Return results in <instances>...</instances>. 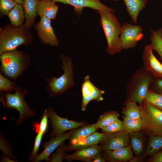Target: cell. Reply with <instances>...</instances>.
<instances>
[{"label":"cell","mask_w":162,"mask_h":162,"mask_svg":"<svg viewBox=\"0 0 162 162\" xmlns=\"http://www.w3.org/2000/svg\"><path fill=\"white\" fill-rule=\"evenodd\" d=\"M34 41L33 34L24 24L17 26L6 24L0 28V55L20 46H29Z\"/></svg>","instance_id":"1"},{"label":"cell","mask_w":162,"mask_h":162,"mask_svg":"<svg viewBox=\"0 0 162 162\" xmlns=\"http://www.w3.org/2000/svg\"><path fill=\"white\" fill-rule=\"evenodd\" d=\"M0 72L8 78L15 81L29 67L30 56L23 50H17L0 55Z\"/></svg>","instance_id":"2"},{"label":"cell","mask_w":162,"mask_h":162,"mask_svg":"<svg viewBox=\"0 0 162 162\" xmlns=\"http://www.w3.org/2000/svg\"><path fill=\"white\" fill-rule=\"evenodd\" d=\"M63 74L58 77L51 76L46 78L42 75L46 84V89L49 97L52 98L72 88L74 85L73 64L71 59L64 54L60 55Z\"/></svg>","instance_id":"3"},{"label":"cell","mask_w":162,"mask_h":162,"mask_svg":"<svg viewBox=\"0 0 162 162\" xmlns=\"http://www.w3.org/2000/svg\"><path fill=\"white\" fill-rule=\"evenodd\" d=\"M106 39L107 52L110 55L120 53L123 49L119 39L122 27L114 13L105 11H96Z\"/></svg>","instance_id":"4"},{"label":"cell","mask_w":162,"mask_h":162,"mask_svg":"<svg viewBox=\"0 0 162 162\" xmlns=\"http://www.w3.org/2000/svg\"><path fill=\"white\" fill-rule=\"evenodd\" d=\"M14 91V93L4 91L0 92V101L3 107L15 109L19 112L20 117L16 122L18 125L24 119L33 118L37 115L25 100L28 90L16 85Z\"/></svg>","instance_id":"5"},{"label":"cell","mask_w":162,"mask_h":162,"mask_svg":"<svg viewBox=\"0 0 162 162\" xmlns=\"http://www.w3.org/2000/svg\"><path fill=\"white\" fill-rule=\"evenodd\" d=\"M153 76L144 67L137 69L132 75L126 87L127 100L141 105L149 90Z\"/></svg>","instance_id":"6"},{"label":"cell","mask_w":162,"mask_h":162,"mask_svg":"<svg viewBox=\"0 0 162 162\" xmlns=\"http://www.w3.org/2000/svg\"><path fill=\"white\" fill-rule=\"evenodd\" d=\"M139 106L143 132L149 136L162 135V110L144 100Z\"/></svg>","instance_id":"7"},{"label":"cell","mask_w":162,"mask_h":162,"mask_svg":"<svg viewBox=\"0 0 162 162\" xmlns=\"http://www.w3.org/2000/svg\"><path fill=\"white\" fill-rule=\"evenodd\" d=\"M47 109L51 127L49 135L51 138L87 124L85 122H76L69 120L67 118L59 116L52 106H50Z\"/></svg>","instance_id":"8"},{"label":"cell","mask_w":162,"mask_h":162,"mask_svg":"<svg viewBox=\"0 0 162 162\" xmlns=\"http://www.w3.org/2000/svg\"><path fill=\"white\" fill-rule=\"evenodd\" d=\"M142 31L140 26L133 25L131 23H124L119 36L122 49L128 50L135 47L137 42L143 37Z\"/></svg>","instance_id":"9"},{"label":"cell","mask_w":162,"mask_h":162,"mask_svg":"<svg viewBox=\"0 0 162 162\" xmlns=\"http://www.w3.org/2000/svg\"><path fill=\"white\" fill-rule=\"evenodd\" d=\"M51 20L45 16L40 17L34 26L37 36L41 42L51 47L59 45V41L55 34L51 25Z\"/></svg>","instance_id":"10"},{"label":"cell","mask_w":162,"mask_h":162,"mask_svg":"<svg viewBox=\"0 0 162 162\" xmlns=\"http://www.w3.org/2000/svg\"><path fill=\"white\" fill-rule=\"evenodd\" d=\"M130 134L123 131L112 134H105L99 145L101 151L116 150L129 144Z\"/></svg>","instance_id":"11"},{"label":"cell","mask_w":162,"mask_h":162,"mask_svg":"<svg viewBox=\"0 0 162 162\" xmlns=\"http://www.w3.org/2000/svg\"><path fill=\"white\" fill-rule=\"evenodd\" d=\"M82 100L81 103L82 110L84 111L88 103L92 100L100 101L104 99L103 95L104 91L101 90L95 86L92 82L89 76H85L81 84Z\"/></svg>","instance_id":"12"},{"label":"cell","mask_w":162,"mask_h":162,"mask_svg":"<svg viewBox=\"0 0 162 162\" xmlns=\"http://www.w3.org/2000/svg\"><path fill=\"white\" fill-rule=\"evenodd\" d=\"M71 133V130L65 132L51 138L49 141L45 142L42 145L44 150L40 154H38L32 162H38L44 160L49 162L50 157L52 153L62 142L69 139Z\"/></svg>","instance_id":"13"},{"label":"cell","mask_w":162,"mask_h":162,"mask_svg":"<svg viewBox=\"0 0 162 162\" xmlns=\"http://www.w3.org/2000/svg\"><path fill=\"white\" fill-rule=\"evenodd\" d=\"M55 2L70 5L74 7L75 12L80 13L84 8L88 7L99 11H105L115 13V9L110 8L101 3L100 0H52Z\"/></svg>","instance_id":"14"},{"label":"cell","mask_w":162,"mask_h":162,"mask_svg":"<svg viewBox=\"0 0 162 162\" xmlns=\"http://www.w3.org/2000/svg\"><path fill=\"white\" fill-rule=\"evenodd\" d=\"M142 60L146 70L155 77L162 78V64L154 55L149 45L145 46L144 49Z\"/></svg>","instance_id":"15"},{"label":"cell","mask_w":162,"mask_h":162,"mask_svg":"<svg viewBox=\"0 0 162 162\" xmlns=\"http://www.w3.org/2000/svg\"><path fill=\"white\" fill-rule=\"evenodd\" d=\"M101 151L99 146L96 145L77 149L71 154L65 153L64 159L69 162L78 160L92 162L96 156Z\"/></svg>","instance_id":"16"},{"label":"cell","mask_w":162,"mask_h":162,"mask_svg":"<svg viewBox=\"0 0 162 162\" xmlns=\"http://www.w3.org/2000/svg\"><path fill=\"white\" fill-rule=\"evenodd\" d=\"M104 151V157L106 161L109 162H128L134 157L130 144L117 150Z\"/></svg>","instance_id":"17"},{"label":"cell","mask_w":162,"mask_h":162,"mask_svg":"<svg viewBox=\"0 0 162 162\" xmlns=\"http://www.w3.org/2000/svg\"><path fill=\"white\" fill-rule=\"evenodd\" d=\"M52 0H39L37 7V13L40 17L45 16L51 20H54L59 8L58 6Z\"/></svg>","instance_id":"18"},{"label":"cell","mask_w":162,"mask_h":162,"mask_svg":"<svg viewBox=\"0 0 162 162\" xmlns=\"http://www.w3.org/2000/svg\"><path fill=\"white\" fill-rule=\"evenodd\" d=\"M39 0H23L22 4L24 9L25 21L24 25L30 28L35 25L37 16V7Z\"/></svg>","instance_id":"19"},{"label":"cell","mask_w":162,"mask_h":162,"mask_svg":"<svg viewBox=\"0 0 162 162\" xmlns=\"http://www.w3.org/2000/svg\"><path fill=\"white\" fill-rule=\"evenodd\" d=\"M105 133L96 131L86 138L73 144H68L66 151H75L77 149L97 145L99 143Z\"/></svg>","instance_id":"20"},{"label":"cell","mask_w":162,"mask_h":162,"mask_svg":"<svg viewBox=\"0 0 162 162\" xmlns=\"http://www.w3.org/2000/svg\"><path fill=\"white\" fill-rule=\"evenodd\" d=\"M127 11L130 17L132 22L137 23V17L141 10L145 8L148 0H123Z\"/></svg>","instance_id":"21"},{"label":"cell","mask_w":162,"mask_h":162,"mask_svg":"<svg viewBox=\"0 0 162 162\" xmlns=\"http://www.w3.org/2000/svg\"><path fill=\"white\" fill-rule=\"evenodd\" d=\"M97 130L95 124H86L78 128L71 130V133L68 144L75 143L82 140Z\"/></svg>","instance_id":"22"},{"label":"cell","mask_w":162,"mask_h":162,"mask_svg":"<svg viewBox=\"0 0 162 162\" xmlns=\"http://www.w3.org/2000/svg\"><path fill=\"white\" fill-rule=\"evenodd\" d=\"M7 16L12 25L17 26L23 24L25 16L22 5L16 4Z\"/></svg>","instance_id":"23"},{"label":"cell","mask_w":162,"mask_h":162,"mask_svg":"<svg viewBox=\"0 0 162 162\" xmlns=\"http://www.w3.org/2000/svg\"><path fill=\"white\" fill-rule=\"evenodd\" d=\"M147 148L142 156H150L162 150V135L149 136Z\"/></svg>","instance_id":"24"},{"label":"cell","mask_w":162,"mask_h":162,"mask_svg":"<svg viewBox=\"0 0 162 162\" xmlns=\"http://www.w3.org/2000/svg\"><path fill=\"white\" fill-rule=\"evenodd\" d=\"M119 116L117 111H106L100 116L95 124L97 129H101L110 125L117 120Z\"/></svg>","instance_id":"25"},{"label":"cell","mask_w":162,"mask_h":162,"mask_svg":"<svg viewBox=\"0 0 162 162\" xmlns=\"http://www.w3.org/2000/svg\"><path fill=\"white\" fill-rule=\"evenodd\" d=\"M131 147L137 156L141 154L144 148V141L142 133L140 131L129 134Z\"/></svg>","instance_id":"26"},{"label":"cell","mask_w":162,"mask_h":162,"mask_svg":"<svg viewBox=\"0 0 162 162\" xmlns=\"http://www.w3.org/2000/svg\"><path fill=\"white\" fill-rule=\"evenodd\" d=\"M150 31L152 35L150 37L151 43L149 45L153 50L157 52L162 61V28L156 31L151 29Z\"/></svg>","instance_id":"27"},{"label":"cell","mask_w":162,"mask_h":162,"mask_svg":"<svg viewBox=\"0 0 162 162\" xmlns=\"http://www.w3.org/2000/svg\"><path fill=\"white\" fill-rule=\"evenodd\" d=\"M124 131L129 134L142 130L143 122L141 118L132 119L124 116L123 121Z\"/></svg>","instance_id":"28"},{"label":"cell","mask_w":162,"mask_h":162,"mask_svg":"<svg viewBox=\"0 0 162 162\" xmlns=\"http://www.w3.org/2000/svg\"><path fill=\"white\" fill-rule=\"evenodd\" d=\"M137 103L135 101L127 100L123 109L124 116L132 119L141 118L139 106Z\"/></svg>","instance_id":"29"},{"label":"cell","mask_w":162,"mask_h":162,"mask_svg":"<svg viewBox=\"0 0 162 162\" xmlns=\"http://www.w3.org/2000/svg\"><path fill=\"white\" fill-rule=\"evenodd\" d=\"M144 100L162 110V94L156 93L149 89Z\"/></svg>","instance_id":"30"},{"label":"cell","mask_w":162,"mask_h":162,"mask_svg":"<svg viewBox=\"0 0 162 162\" xmlns=\"http://www.w3.org/2000/svg\"><path fill=\"white\" fill-rule=\"evenodd\" d=\"M16 83L10 80L0 73V91L12 92L14 91Z\"/></svg>","instance_id":"31"},{"label":"cell","mask_w":162,"mask_h":162,"mask_svg":"<svg viewBox=\"0 0 162 162\" xmlns=\"http://www.w3.org/2000/svg\"><path fill=\"white\" fill-rule=\"evenodd\" d=\"M67 147L64 142H62L56 148V152L50 156V162H62L64 158Z\"/></svg>","instance_id":"32"},{"label":"cell","mask_w":162,"mask_h":162,"mask_svg":"<svg viewBox=\"0 0 162 162\" xmlns=\"http://www.w3.org/2000/svg\"><path fill=\"white\" fill-rule=\"evenodd\" d=\"M103 133L112 134L124 131L123 121L118 119L110 125L101 129Z\"/></svg>","instance_id":"33"},{"label":"cell","mask_w":162,"mask_h":162,"mask_svg":"<svg viewBox=\"0 0 162 162\" xmlns=\"http://www.w3.org/2000/svg\"><path fill=\"white\" fill-rule=\"evenodd\" d=\"M17 3L14 0H0V16H7Z\"/></svg>","instance_id":"34"},{"label":"cell","mask_w":162,"mask_h":162,"mask_svg":"<svg viewBox=\"0 0 162 162\" xmlns=\"http://www.w3.org/2000/svg\"><path fill=\"white\" fill-rule=\"evenodd\" d=\"M0 148L4 155L10 158L13 159L15 162L17 161V159L11 152L10 144L1 134L0 136Z\"/></svg>","instance_id":"35"},{"label":"cell","mask_w":162,"mask_h":162,"mask_svg":"<svg viewBox=\"0 0 162 162\" xmlns=\"http://www.w3.org/2000/svg\"><path fill=\"white\" fill-rule=\"evenodd\" d=\"M44 134L39 132L36 136L34 143L32 151L30 152L28 161H32L38 154V152L39 150L41 141Z\"/></svg>","instance_id":"36"},{"label":"cell","mask_w":162,"mask_h":162,"mask_svg":"<svg viewBox=\"0 0 162 162\" xmlns=\"http://www.w3.org/2000/svg\"><path fill=\"white\" fill-rule=\"evenodd\" d=\"M48 118L47 110L45 109L43 113L40 122L39 123L38 133L40 132L44 134L46 132L48 128Z\"/></svg>","instance_id":"37"},{"label":"cell","mask_w":162,"mask_h":162,"mask_svg":"<svg viewBox=\"0 0 162 162\" xmlns=\"http://www.w3.org/2000/svg\"><path fill=\"white\" fill-rule=\"evenodd\" d=\"M149 89L156 93L162 94V78L154 76Z\"/></svg>","instance_id":"38"},{"label":"cell","mask_w":162,"mask_h":162,"mask_svg":"<svg viewBox=\"0 0 162 162\" xmlns=\"http://www.w3.org/2000/svg\"><path fill=\"white\" fill-rule=\"evenodd\" d=\"M150 157L149 162H162V150L150 156Z\"/></svg>","instance_id":"39"},{"label":"cell","mask_w":162,"mask_h":162,"mask_svg":"<svg viewBox=\"0 0 162 162\" xmlns=\"http://www.w3.org/2000/svg\"><path fill=\"white\" fill-rule=\"evenodd\" d=\"M106 161L105 157L102 156L100 153L96 156L92 162H105Z\"/></svg>","instance_id":"40"},{"label":"cell","mask_w":162,"mask_h":162,"mask_svg":"<svg viewBox=\"0 0 162 162\" xmlns=\"http://www.w3.org/2000/svg\"><path fill=\"white\" fill-rule=\"evenodd\" d=\"M1 162H15L10 159L8 157L4 154L2 155L0 158Z\"/></svg>","instance_id":"41"},{"label":"cell","mask_w":162,"mask_h":162,"mask_svg":"<svg viewBox=\"0 0 162 162\" xmlns=\"http://www.w3.org/2000/svg\"><path fill=\"white\" fill-rule=\"evenodd\" d=\"M17 3L22 4L23 0H14Z\"/></svg>","instance_id":"42"},{"label":"cell","mask_w":162,"mask_h":162,"mask_svg":"<svg viewBox=\"0 0 162 162\" xmlns=\"http://www.w3.org/2000/svg\"><path fill=\"white\" fill-rule=\"evenodd\" d=\"M112 0L115 1H119L120 0Z\"/></svg>","instance_id":"43"}]
</instances>
